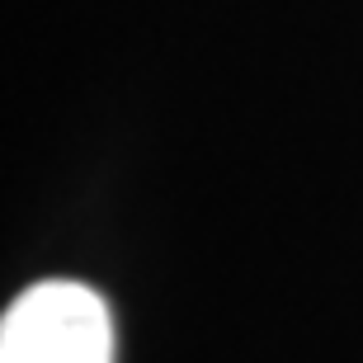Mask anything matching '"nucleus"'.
Wrapping results in <instances>:
<instances>
[{
	"instance_id": "nucleus-1",
	"label": "nucleus",
	"mask_w": 363,
	"mask_h": 363,
	"mask_svg": "<svg viewBox=\"0 0 363 363\" xmlns=\"http://www.w3.org/2000/svg\"><path fill=\"white\" fill-rule=\"evenodd\" d=\"M0 363H113L104 297L71 279L33 283L0 321Z\"/></svg>"
}]
</instances>
